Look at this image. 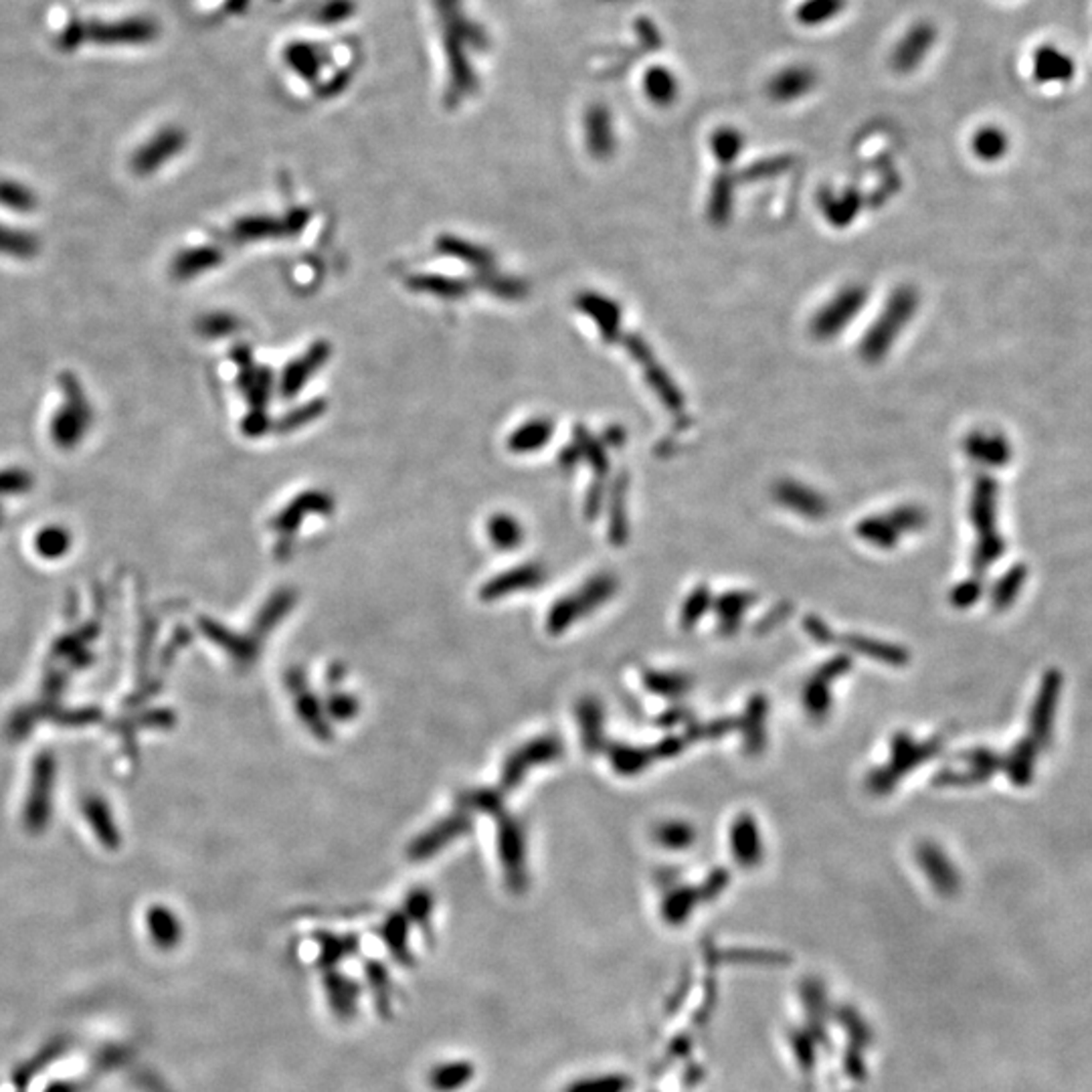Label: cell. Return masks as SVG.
<instances>
[{"instance_id": "cell-1", "label": "cell", "mask_w": 1092, "mask_h": 1092, "mask_svg": "<svg viewBox=\"0 0 1092 1092\" xmlns=\"http://www.w3.org/2000/svg\"><path fill=\"white\" fill-rule=\"evenodd\" d=\"M916 308H918L916 290L911 288V286L896 288L888 295L878 320L868 328V332L864 334V338L860 342L862 361H866L870 365L880 363L886 357V354L892 350L898 336L903 334L905 328L915 318Z\"/></svg>"}, {"instance_id": "cell-2", "label": "cell", "mask_w": 1092, "mask_h": 1092, "mask_svg": "<svg viewBox=\"0 0 1092 1092\" xmlns=\"http://www.w3.org/2000/svg\"><path fill=\"white\" fill-rule=\"evenodd\" d=\"M866 302H868L866 286L860 284L845 286L830 299L828 304H824L815 312L809 324L811 336L822 342L838 338L866 308Z\"/></svg>"}, {"instance_id": "cell-3", "label": "cell", "mask_w": 1092, "mask_h": 1092, "mask_svg": "<svg viewBox=\"0 0 1092 1092\" xmlns=\"http://www.w3.org/2000/svg\"><path fill=\"white\" fill-rule=\"evenodd\" d=\"M803 630L817 642V644H824V645H834L839 644L843 647H848L852 651H858L870 660H877L882 664H890V666H905L909 664V651L903 649L900 645L894 644H884V642H877V640H870L864 636H856V634H845V636H838L834 634L830 627L815 615H807L803 619Z\"/></svg>"}, {"instance_id": "cell-4", "label": "cell", "mask_w": 1092, "mask_h": 1092, "mask_svg": "<svg viewBox=\"0 0 1092 1092\" xmlns=\"http://www.w3.org/2000/svg\"><path fill=\"white\" fill-rule=\"evenodd\" d=\"M617 591V581L611 575H597L593 577L577 595H570L561 599L559 604L549 613V632L561 634L572 621L589 615L597 607H601L613 597Z\"/></svg>"}, {"instance_id": "cell-5", "label": "cell", "mask_w": 1092, "mask_h": 1092, "mask_svg": "<svg viewBox=\"0 0 1092 1092\" xmlns=\"http://www.w3.org/2000/svg\"><path fill=\"white\" fill-rule=\"evenodd\" d=\"M623 342L627 346V352H630L632 357L642 365L649 387L655 395H658V399L670 409L672 413L684 411V395H682V391L676 387V382L666 372V369H662L660 363L655 361L649 346L638 334L627 336Z\"/></svg>"}, {"instance_id": "cell-6", "label": "cell", "mask_w": 1092, "mask_h": 1092, "mask_svg": "<svg viewBox=\"0 0 1092 1092\" xmlns=\"http://www.w3.org/2000/svg\"><path fill=\"white\" fill-rule=\"evenodd\" d=\"M937 41V29L931 22H916L898 39L890 53V65L898 73L915 71L931 53Z\"/></svg>"}, {"instance_id": "cell-7", "label": "cell", "mask_w": 1092, "mask_h": 1092, "mask_svg": "<svg viewBox=\"0 0 1092 1092\" xmlns=\"http://www.w3.org/2000/svg\"><path fill=\"white\" fill-rule=\"evenodd\" d=\"M817 71L807 63H789L767 81V96L775 103H791L809 96L817 88Z\"/></svg>"}, {"instance_id": "cell-8", "label": "cell", "mask_w": 1092, "mask_h": 1092, "mask_svg": "<svg viewBox=\"0 0 1092 1092\" xmlns=\"http://www.w3.org/2000/svg\"><path fill=\"white\" fill-rule=\"evenodd\" d=\"M328 357H331V344L316 342L302 354V357L293 359L282 372V380H280L282 395L286 399L295 397L308 385L310 378L324 367Z\"/></svg>"}, {"instance_id": "cell-9", "label": "cell", "mask_w": 1092, "mask_h": 1092, "mask_svg": "<svg viewBox=\"0 0 1092 1092\" xmlns=\"http://www.w3.org/2000/svg\"><path fill=\"white\" fill-rule=\"evenodd\" d=\"M773 496L781 506L803 518H809V521L824 518L830 508L828 500L817 489L794 480H781L773 489Z\"/></svg>"}, {"instance_id": "cell-10", "label": "cell", "mask_w": 1092, "mask_h": 1092, "mask_svg": "<svg viewBox=\"0 0 1092 1092\" xmlns=\"http://www.w3.org/2000/svg\"><path fill=\"white\" fill-rule=\"evenodd\" d=\"M561 755H563V745L559 739H555V736H544V739L528 743L523 751H516L508 759L504 769L506 789H512L516 783H521V779L526 775L528 767H532V764L557 760Z\"/></svg>"}, {"instance_id": "cell-11", "label": "cell", "mask_w": 1092, "mask_h": 1092, "mask_svg": "<svg viewBox=\"0 0 1092 1092\" xmlns=\"http://www.w3.org/2000/svg\"><path fill=\"white\" fill-rule=\"evenodd\" d=\"M585 142L587 150L597 160H607L617 148V134L613 116L605 105L595 103L585 114Z\"/></svg>"}, {"instance_id": "cell-12", "label": "cell", "mask_w": 1092, "mask_h": 1092, "mask_svg": "<svg viewBox=\"0 0 1092 1092\" xmlns=\"http://www.w3.org/2000/svg\"><path fill=\"white\" fill-rule=\"evenodd\" d=\"M577 308L597 324L599 334L605 342H615L619 338L621 308L611 297L597 292H585L577 295Z\"/></svg>"}, {"instance_id": "cell-13", "label": "cell", "mask_w": 1092, "mask_h": 1092, "mask_svg": "<svg viewBox=\"0 0 1092 1092\" xmlns=\"http://www.w3.org/2000/svg\"><path fill=\"white\" fill-rule=\"evenodd\" d=\"M476 1080V1064L468 1058H449L437 1062L427 1072V1086L433 1092H461Z\"/></svg>"}, {"instance_id": "cell-14", "label": "cell", "mask_w": 1092, "mask_h": 1092, "mask_svg": "<svg viewBox=\"0 0 1092 1092\" xmlns=\"http://www.w3.org/2000/svg\"><path fill=\"white\" fill-rule=\"evenodd\" d=\"M730 845L736 862L753 868L762 860V839L751 813H741L730 826Z\"/></svg>"}, {"instance_id": "cell-15", "label": "cell", "mask_w": 1092, "mask_h": 1092, "mask_svg": "<svg viewBox=\"0 0 1092 1092\" xmlns=\"http://www.w3.org/2000/svg\"><path fill=\"white\" fill-rule=\"evenodd\" d=\"M324 992H326L328 1005H331L332 1014L338 1020H348L357 1014L361 1001V986L357 981L328 969L324 979Z\"/></svg>"}, {"instance_id": "cell-16", "label": "cell", "mask_w": 1092, "mask_h": 1092, "mask_svg": "<svg viewBox=\"0 0 1092 1092\" xmlns=\"http://www.w3.org/2000/svg\"><path fill=\"white\" fill-rule=\"evenodd\" d=\"M939 749V741H928V743H915L911 739V734L907 732H898L894 739H892V759L886 764V767L900 779L903 775H907L909 771H913L916 764L924 762L926 759H931Z\"/></svg>"}, {"instance_id": "cell-17", "label": "cell", "mask_w": 1092, "mask_h": 1092, "mask_svg": "<svg viewBox=\"0 0 1092 1092\" xmlns=\"http://www.w3.org/2000/svg\"><path fill=\"white\" fill-rule=\"evenodd\" d=\"M332 510V498L328 494H322V491H306V494L297 496L290 506H286V510L273 521V528L292 534L293 530H297V525L302 523L304 516L310 514H328Z\"/></svg>"}, {"instance_id": "cell-18", "label": "cell", "mask_w": 1092, "mask_h": 1092, "mask_svg": "<svg viewBox=\"0 0 1092 1092\" xmlns=\"http://www.w3.org/2000/svg\"><path fill=\"white\" fill-rule=\"evenodd\" d=\"M642 90L653 105L668 107L680 96V79L668 65L655 63L644 71Z\"/></svg>"}, {"instance_id": "cell-19", "label": "cell", "mask_w": 1092, "mask_h": 1092, "mask_svg": "<svg viewBox=\"0 0 1092 1092\" xmlns=\"http://www.w3.org/2000/svg\"><path fill=\"white\" fill-rule=\"evenodd\" d=\"M767 713H769V702L764 696H753L745 708L743 721L739 724L743 728L745 751L749 755H760L764 743H767V732H764Z\"/></svg>"}, {"instance_id": "cell-20", "label": "cell", "mask_w": 1092, "mask_h": 1092, "mask_svg": "<svg viewBox=\"0 0 1092 1092\" xmlns=\"http://www.w3.org/2000/svg\"><path fill=\"white\" fill-rule=\"evenodd\" d=\"M819 207H822L824 216L834 227H848L862 209V197L854 188L843 190V193L824 190L819 195Z\"/></svg>"}, {"instance_id": "cell-21", "label": "cell", "mask_w": 1092, "mask_h": 1092, "mask_svg": "<svg viewBox=\"0 0 1092 1092\" xmlns=\"http://www.w3.org/2000/svg\"><path fill=\"white\" fill-rule=\"evenodd\" d=\"M553 433H555L553 421L544 419V417L528 419L526 423H523L521 427H516L512 431V435L508 437V449L512 453L540 451L546 444L553 440Z\"/></svg>"}, {"instance_id": "cell-22", "label": "cell", "mask_w": 1092, "mask_h": 1092, "mask_svg": "<svg viewBox=\"0 0 1092 1092\" xmlns=\"http://www.w3.org/2000/svg\"><path fill=\"white\" fill-rule=\"evenodd\" d=\"M757 595L749 591H730L721 595L715 604V611L719 617V627L724 636L734 634L741 627V619L747 609L755 604Z\"/></svg>"}, {"instance_id": "cell-23", "label": "cell", "mask_w": 1092, "mask_h": 1092, "mask_svg": "<svg viewBox=\"0 0 1092 1092\" xmlns=\"http://www.w3.org/2000/svg\"><path fill=\"white\" fill-rule=\"evenodd\" d=\"M544 581V570L538 565H528L523 568H514L506 575L494 579L491 583H488L484 587V599H496V597H504L508 593L514 591H523V589H532L538 587Z\"/></svg>"}, {"instance_id": "cell-24", "label": "cell", "mask_w": 1092, "mask_h": 1092, "mask_svg": "<svg viewBox=\"0 0 1092 1092\" xmlns=\"http://www.w3.org/2000/svg\"><path fill=\"white\" fill-rule=\"evenodd\" d=\"M466 828H468L466 817H451V819H446L444 824L433 828L429 834H425L423 838H419V839L411 845V858H415V860H425V858L433 856L435 852H440L448 841H451L455 836H459V832H463Z\"/></svg>"}, {"instance_id": "cell-25", "label": "cell", "mask_w": 1092, "mask_h": 1092, "mask_svg": "<svg viewBox=\"0 0 1092 1092\" xmlns=\"http://www.w3.org/2000/svg\"><path fill=\"white\" fill-rule=\"evenodd\" d=\"M288 235V227L284 218H276V216H248V218H241V221L235 223L233 227V237L237 241H265V239H276V237H284Z\"/></svg>"}, {"instance_id": "cell-26", "label": "cell", "mask_w": 1092, "mask_h": 1092, "mask_svg": "<svg viewBox=\"0 0 1092 1092\" xmlns=\"http://www.w3.org/2000/svg\"><path fill=\"white\" fill-rule=\"evenodd\" d=\"M437 248H440L442 254H446L449 257H455L463 263H470L472 267H476L480 271L491 269V263H494V257H491V254L488 250H484V248H480V245L470 243L466 239H459L455 235H444V237L437 239Z\"/></svg>"}, {"instance_id": "cell-27", "label": "cell", "mask_w": 1092, "mask_h": 1092, "mask_svg": "<svg viewBox=\"0 0 1092 1092\" xmlns=\"http://www.w3.org/2000/svg\"><path fill=\"white\" fill-rule=\"evenodd\" d=\"M407 288L413 292L446 297V299H457L470 292V286L463 280L449 278V276H435V273H419V276H411L407 280Z\"/></svg>"}, {"instance_id": "cell-28", "label": "cell", "mask_w": 1092, "mask_h": 1092, "mask_svg": "<svg viewBox=\"0 0 1092 1092\" xmlns=\"http://www.w3.org/2000/svg\"><path fill=\"white\" fill-rule=\"evenodd\" d=\"M579 722L583 732V745L589 753H597L604 749L605 736H604V708L595 698H585L579 704Z\"/></svg>"}, {"instance_id": "cell-29", "label": "cell", "mask_w": 1092, "mask_h": 1092, "mask_svg": "<svg viewBox=\"0 0 1092 1092\" xmlns=\"http://www.w3.org/2000/svg\"><path fill=\"white\" fill-rule=\"evenodd\" d=\"M378 935L401 965H411L413 957L411 949H409V920L405 915L387 918L385 924L380 926Z\"/></svg>"}, {"instance_id": "cell-30", "label": "cell", "mask_w": 1092, "mask_h": 1092, "mask_svg": "<svg viewBox=\"0 0 1092 1092\" xmlns=\"http://www.w3.org/2000/svg\"><path fill=\"white\" fill-rule=\"evenodd\" d=\"M845 7H848V0H801L796 9V20L813 29V26H822L838 19Z\"/></svg>"}, {"instance_id": "cell-31", "label": "cell", "mask_w": 1092, "mask_h": 1092, "mask_svg": "<svg viewBox=\"0 0 1092 1092\" xmlns=\"http://www.w3.org/2000/svg\"><path fill=\"white\" fill-rule=\"evenodd\" d=\"M745 136L739 128L734 126H722L717 128L710 136V150H713L715 158L722 164V167H730L736 160H739L741 152L745 150Z\"/></svg>"}, {"instance_id": "cell-32", "label": "cell", "mask_w": 1092, "mask_h": 1092, "mask_svg": "<svg viewBox=\"0 0 1092 1092\" xmlns=\"http://www.w3.org/2000/svg\"><path fill=\"white\" fill-rule=\"evenodd\" d=\"M653 759L655 757L651 749H640L623 743H615L609 747V760L619 775H638L649 767Z\"/></svg>"}, {"instance_id": "cell-33", "label": "cell", "mask_w": 1092, "mask_h": 1092, "mask_svg": "<svg viewBox=\"0 0 1092 1092\" xmlns=\"http://www.w3.org/2000/svg\"><path fill=\"white\" fill-rule=\"evenodd\" d=\"M832 682L824 680L819 674H813L803 688V708L807 717L813 721H824L832 708Z\"/></svg>"}, {"instance_id": "cell-34", "label": "cell", "mask_w": 1092, "mask_h": 1092, "mask_svg": "<svg viewBox=\"0 0 1092 1092\" xmlns=\"http://www.w3.org/2000/svg\"><path fill=\"white\" fill-rule=\"evenodd\" d=\"M732 205H734V180L724 173V175L717 176V180L713 184V190H710L708 218L715 225L728 223L730 213H732Z\"/></svg>"}, {"instance_id": "cell-35", "label": "cell", "mask_w": 1092, "mask_h": 1092, "mask_svg": "<svg viewBox=\"0 0 1092 1092\" xmlns=\"http://www.w3.org/2000/svg\"><path fill=\"white\" fill-rule=\"evenodd\" d=\"M856 532L866 542L878 549H894L900 532L890 525L886 516H868L856 526Z\"/></svg>"}, {"instance_id": "cell-36", "label": "cell", "mask_w": 1092, "mask_h": 1092, "mask_svg": "<svg viewBox=\"0 0 1092 1092\" xmlns=\"http://www.w3.org/2000/svg\"><path fill=\"white\" fill-rule=\"evenodd\" d=\"M644 684L653 694H660L664 698H678V696H684L690 690L692 678L684 674H670V672H647L644 674Z\"/></svg>"}, {"instance_id": "cell-37", "label": "cell", "mask_w": 1092, "mask_h": 1092, "mask_svg": "<svg viewBox=\"0 0 1092 1092\" xmlns=\"http://www.w3.org/2000/svg\"><path fill=\"white\" fill-rule=\"evenodd\" d=\"M488 534L498 549H514L523 540V526L508 514H496L488 525Z\"/></svg>"}, {"instance_id": "cell-38", "label": "cell", "mask_w": 1092, "mask_h": 1092, "mask_svg": "<svg viewBox=\"0 0 1092 1092\" xmlns=\"http://www.w3.org/2000/svg\"><path fill=\"white\" fill-rule=\"evenodd\" d=\"M625 491H627V480L625 476H621L615 486H613V496H611V521H609V536L611 542L621 546L627 538V514H625Z\"/></svg>"}, {"instance_id": "cell-39", "label": "cell", "mask_w": 1092, "mask_h": 1092, "mask_svg": "<svg viewBox=\"0 0 1092 1092\" xmlns=\"http://www.w3.org/2000/svg\"><path fill=\"white\" fill-rule=\"evenodd\" d=\"M320 957L318 965L326 971L338 965V961L346 959L354 951V937H338V935H322L320 941Z\"/></svg>"}, {"instance_id": "cell-40", "label": "cell", "mask_w": 1092, "mask_h": 1092, "mask_svg": "<svg viewBox=\"0 0 1092 1092\" xmlns=\"http://www.w3.org/2000/svg\"><path fill=\"white\" fill-rule=\"evenodd\" d=\"M221 261V252L214 248H201L190 250L176 261V271L180 278H193L199 276L201 271H207Z\"/></svg>"}, {"instance_id": "cell-41", "label": "cell", "mask_w": 1092, "mask_h": 1092, "mask_svg": "<svg viewBox=\"0 0 1092 1092\" xmlns=\"http://www.w3.org/2000/svg\"><path fill=\"white\" fill-rule=\"evenodd\" d=\"M710 605H713V593H710L706 585H698L684 601V607H682V615H680L682 630H692V627L710 609Z\"/></svg>"}, {"instance_id": "cell-42", "label": "cell", "mask_w": 1092, "mask_h": 1092, "mask_svg": "<svg viewBox=\"0 0 1092 1092\" xmlns=\"http://www.w3.org/2000/svg\"><path fill=\"white\" fill-rule=\"evenodd\" d=\"M653 836H655V839H658L662 845H666V848H670V850H684L694 841L696 832L686 822H668V824H660L658 828H655Z\"/></svg>"}, {"instance_id": "cell-43", "label": "cell", "mask_w": 1092, "mask_h": 1092, "mask_svg": "<svg viewBox=\"0 0 1092 1092\" xmlns=\"http://www.w3.org/2000/svg\"><path fill=\"white\" fill-rule=\"evenodd\" d=\"M482 282H484V288H486L489 293H494V295L502 297V299H521V297H525L526 292H528V288H526L525 282L514 280V278L498 276V273H494L491 269L482 271Z\"/></svg>"}, {"instance_id": "cell-44", "label": "cell", "mask_w": 1092, "mask_h": 1092, "mask_svg": "<svg viewBox=\"0 0 1092 1092\" xmlns=\"http://www.w3.org/2000/svg\"><path fill=\"white\" fill-rule=\"evenodd\" d=\"M973 150L983 160H995L1005 152V136L997 128H983L975 134Z\"/></svg>"}, {"instance_id": "cell-45", "label": "cell", "mask_w": 1092, "mask_h": 1092, "mask_svg": "<svg viewBox=\"0 0 1092 1092\" xmlns=\"http://www.w3.org/2000/svg\"><path fill=\"white\" fill-rule=\"evenodd\" d=\"M890 525L903 534V532H916L924 528L926 514L916 506H898L886 514Z\"/></svg>"}, {"instance_id": "cell-46", "label": "cell", "mask_w": 1092, "mask_h": 1092, "mask_svg": "<svg viewBox=\"0 0 1092 1092\" xmlns=\"http://www.w3.org/2000/svg\"><path fill=\"white\" fill-rule=\"evenodd\" d=\"M431 913H433V898L427 890H415V892L409 894L407 907H405V916H407L409 922L415 920L421 926H427L429 918H431Z\"/></svg>"}, {"instance_id": "cell-47", "label": "cell", "mask_w": 1092, "mask_h": 1092, "mask_svg": "<svg viewBox=\"0 0 1092 1092\" xmlns=\"http://www.w3.org/2000/svg\"><path fill=\"white\" fill-rule=\"evenodd\" d=\"M739 726V721L721 719L708 724L692 722L686 730V741H702V739H722V736Z\"/></svg>"}, {"instance_id": "cell-48", "label": "cell", "mask_w": 1092, "mask_h": 1092, "mask_svg": "<svg viewBox=\"0 0 1092 1092\" xmlns=\"http://www.w3.org/2000/svg\"><path fill=\"white\" fill-rule=\"evenodd\" d=\"M367 979H369L370 990L376 994L374 997H376L378 1007H387V1005L391 1007L393 992H391V979L387 975V969L380 967L378 963H372V965L367 967Z\"/></svg>"}, {"instance_id": "cell-49", "label": "cell", "mask_w": 1092, "mask_h": 1092, "mask_svg": "<svg viewBox=\"0 0 1092 1092\" xmlns=\"http://www.w3.org/2000/svg\"><path fill=\"white\" fill-rule=\"evenodd\" d=\"M324 409H326V405H324L322 401H312V403H308V405L297 407L293 413L286 415V417L280 421L278 427H280V431H292V429H297V427H302V425H306V423H312L314 419H318V417L322 415Z\"/></svg>"}, {"instance_id": "cell-50", "label": "cell", "mask_w": 1092, "mask_h": 1092, "mask_svg": "<svg viewBox=\"0 0 1092 1092\" xmlns=\"http://www.w3.org/2000/svg\"><path fill=\"white\" fill-rule=\"evenodd\" d=\"M896 783H898V777L886 767V764L880 769H874L866 779V787L872 791L874 796L890 794V791L896 787Z\"/></svg>"}, {"instance_id": "cell-51", "label": "cell", "mask_w": 1092, "mask_h": 1092, "mask_svg": "<svg viewBox=\"0 0 1092 1092\" xmlns=\"http://www.w3.org/2000/svg\"><path fill=\"white\" fill-rule=\"evenodd\" d=\"M237 326H239V322H237L233 316H229V314H216V316L207 318V322H205V326H203V331H205L207 334H211V336H225V334L235 332V328H237Z\"/></svg>"}, {"instance_id": "cell-52", "label": "cell", "mask_w": 1092, "mask_h": 1092, "mask_svg": "<svg viewBox=\"0 0 1092 1092\" xmlns=\"http://www.w3.org/2000/svg\"><path fill=\"white\" fill-rule=\"evenodd\" d=\"M686 736H666L658 745L651 749L655 759H672L676 755H680L686 747Z\"/></svg>"}, {"instance_id": "cell-53", "label": "cell", "mask_w": 1092, "mask_h": 1092, "mask_svg": "<svg viewBox=\"0 0 1092 1092\" xmlns=\"http://www.w3.org/2000/svg\"><path fill=\"white\" fill-rule=\"evenodd\" d=\"M789 613H791V607H789L787 604H783V605H779V607H773L767 615H764L762 619H759V623H757V627H755V632H759V634H767V632H771L773 627L779 625Z\"/></svg>"}, {"instance_id": "cell-54", "label": "cell", "mask_w": 1092, "mask_h": 1092, "mask_svg": "<svg viewBox=\"0 0 1092 1092\" xmlns=\"http://www.w3.org/2000/svg\"><path fill=\"white\" fill-rule=\"evenodd\" d=\"M328 708H331V713L334 717H340V719H350L354 713H357V704H354L352 698H346V696L332 698L331 704H328Z\"/></svg>"}, {"instance_id": "cell-55", "label": "cell", "mask_w": 1092, "mask_h": 1092, "mask_svg": "<svg viewBox=\"0 0 1092 1092\" xmlns=\"http://www.w3.org/2000/svg\"><path fill=\"white\" fill-rule=\"evenodd\" d=\"M269 427V421L265 417L263 409H254V413L245 421V433L250 435H263Z\"/></svg>"}, {"instance_id": "cell-56", "label": "cell", "mask_w": 1092, "mask_h": 1092, "mask_svg": "<svg viewBox=\"0 0 1092 1092\" xmlns=\"http://www.w3.org/2000/svg\"><path fill=\"white\" fill-rule=\"evenodd\" d=\"M686 721H690V713H688V710H686L684 706H674V708L668 710V713H664V715L660 717L658 724H662V726H674V724H678V722H686Z\"/></svg>"}, {"instance_id": "cell-57", "label": "cell", "mask_w": 1092, "mask_h": 1092, "mask_svg": "<svg viewBox=\"0 0 1092 1092\" xmlns=\"http://www.w3.org/2000/svg\"><path fill=\"white\" fill-rule=\"evenodd\" d=\"M975 597H977V587H975V585H965V587H961L959 591H955L953 601H955V604H957V605H965V604H969V601H973Z\"/></svg>"}]
</instances>
